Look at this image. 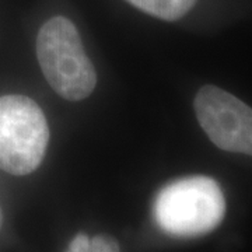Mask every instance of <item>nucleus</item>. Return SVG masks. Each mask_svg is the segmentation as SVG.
<instances>
[{
  "label": "nucleus",
  "mask_w": 252,
  "mask_h": 252,
  "mask_svg": "<svg viewBox=\"0 0 252 252\" xmlns=\"http://www.w3.org/2000/svg\"><path fill=\"white\" fill-rule=\"evenodd\" d=\"M199 125L219 149L231 153H252L251 108L216 86H205L195 97Z\"/></svg>",
  "instance_id": "nucleus-4"
},
{
  "label": "nucleus",
  "mask_w": 252,
  "mask_h": 252,
  "mask_svg": "<svg viewBox=\"0 0 252 252\" xmlns=\"http://www.w3.org/2000/svg\"><path fill=\"white\" fill-rule=\"evenodd\" d=\"M36 56L46 81L62 98L80 101L95 89V69L84 52L74 24L66 17H52L41 27Z\"/></svg>",
  "instance_id": "nucleus-1"
},
{
  "label": "nucleus",
  "mask_w": 252,
  "mask_h": 252,
  "mask_svg": "<svg viewBox=\"0 0 252 252\" xmlns=\"http://www.w3.org/2000/svg\"><path fill=\"white\" fill-rule=\"evenodd\" d=\"M49 140L48 122L35 101L24 95L0 97V168L27 175L41 164Z\"/></svg>",
  "instance_id": "nucleus-3"
},
{
  "label": "nucleus",
  "mask_w": 252,
  "mask_h": 252,
  "mask_svg": "<svg viewBox=\"0 0 252 252\" xmlns=\"http://www.w3.org/2000/svg\"><path fill=\"white\" fill-rule=\"evenodd\" d=\"M66 252H121V247L117 240L109 235H95L89 238L86 234H77Z\"/></svg>",
  "instance_id": "nucleus-6"
},
{
  "label": "nucleus",
  "mask_w": 252,
  "mask_h": 252,
  "mask_svg": "<svg viewBox=\"0 0 252 252\" xmlns=\"http://www.w3.org/2000/svg\"><path fill=\"white\" fill-rule=\"evenodd\" d=\"M153 17L175 21L195 6L196 0H126Z\"/></svg>",
  "instance_id": "nucleus-5"
},
{
  "label": "nucleus",
  "mask_w": 252,
  "mask_h": 252,
  "mask_svg": "<svg viewBox=\"0 0 252 252\" xmlns=\"http://www.w3.org/2000/svg\"><path fill=\"white\" fill-rule=\"evenodd\" d=\"M154 219L175 237H199L215 230L225 215V199L216 181L195 175L175 181L158 192Z\"/></svg>",
  "instance_id": "nucleus-2"
}]
</instances>
